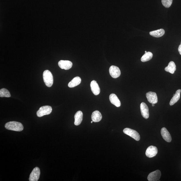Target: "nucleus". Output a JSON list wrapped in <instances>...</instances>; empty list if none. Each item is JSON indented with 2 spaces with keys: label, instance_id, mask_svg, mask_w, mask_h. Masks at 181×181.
<instances>
[{
  "label": "nucleus",
  "instance_id": "nucleus-1",
  "mask_svg": "<svg viewBox=\"0 0 181 181\" xmlns=\"http://www.w3.org/2000/svg\"><path fill=\"white\" fill-rule=\"evenodd\" d=\"M5 127L7 130L17 132H21L24 129L22 124L15 121L7 122L5 124Z\"/></svg>",
  "mask_w": 181,
  "mask_h": 181
},
{
  "label": "nucleus",
  "instance_id": "nucleus-2",
  "mask_svg": "<svg viewBox=\"0 0 181 181\" xmlns=\"http://www.w3.org/2000/svg\"><path fill=\"white\" fill-rule=\"evenodd\" d=\"M43 79L44 82L47 86L50 87L53 85V79L52 73L49 71L46 70L43 73Z\"/></svg>",
  "mask_w": 181,
  "mask_h": 181
},
{
  "label": "nucleus",
  "instance_id": "nucleus-3",
  "mask_svg": "<svg viewBox=\"0 0 181 181\" xmlns=\"http://www.w3.org/2000/svg\"><path fill=\"white\" fill-rule=\"evenodd\" d=\"M52 111V108L49 106H44L41 107L37 112V115L39 117L45 115H47L51 114Z\"/></svg>",
  "mask_w": 181,
  "mask_h": 181
},
{
  "label": "nucleus",
  "instance_id": "nucleus-4",
  "mask_svg": "<svg viewBox=\"0 0 181 181\" xmlns=\"http://www.w3.org/2000/svg\"><path fill=\"white\" fill-rule=\"evenodd\" d=\"M124 133L133 138L137 141H139L140 140V137L139 134L136 130L130 129V128H124L123 130Z\"/></svg>",
  "mask_w": 181,
  "mask_h": 181
},
{
  "label": "nucleus",
  "instance_id": "nucleus-5",
  "mask_svg": "<svg viewBox=\"0 0 181 181\" xmlns=\"http://www.w3.org/2000/svg\"><path fill=\"white\" fill-rule=\"evenodd\" d=\"M40 174L39 168L36 167L33 169L30 174L29 180L30 181H37L39 180Z\"/></svg>",
  "mask_w": 181,
  "mask_h": 181
},
{
  "label": "nucleus",
  "instance_id": "nucleus-6",
  "mask_svg": "<svg viewBox=\"0 0 181 181\" xmlns=\"http://www.w3.org/2000/svg\"><path fill=\"white\" fill-rule=\"evenodd\" d=\"M110 74L114 78H117L119 77L121 74L120 70L116 66L112 65L111 66L109 69Z\"/></svg>",
  "mask_w": 181,
  "mask_h": 181
},
{
  "label": "nucleus",
  "instance_id": "nucleus-7",
  "mask_svg": "<svg viewBox=\"0 0 181 181\" xmlns=\"http://www.w3.org/2000/svg\"><path fill=\"white\" fill-rule=\"evenodd\" d=\"M158 153L157 148L154 146H151L148 148L146 152V155L149 158L156 156Z\"/></svg>",
  "mask_w": 181,
  "mask_h": 181
},
{
  "label": "nucleus",
  "instance_id": "nucleus-8",
  "mask_svg": "<svg viewBox=\"0 0 181 181\" xmlns=\"http://www.w3.org/2000/svg\"><path fill=\"white\" fill-rule=\"evenodd\" d=\"M161 172L158 170L150 173L148 176V180L149 181H158L160 178Z\"/></svg>",
  "mask_w": 181,
  "mask_h": 181
},
{
  "label": "nucleus",
  "instance_id": "nucleus-9",
  "mask_svg": "<svg viewBox=\"0 0 181 181\" xmlns=\"http://www.w3.org/2000/svg\"><path fill=\"white\" fill-rule=\"evenodd\" d=\"M58 65L62 69L68 70L72 67L73 63L69 60H61L58 62Z\"/></svg>",
  "mask_w": 181,
  "mask_h": 181
},
{
  "label": "nucleus",
  "instance_id": "nucleus-10",
  "mask_svg": "<svg viewBox=\"0 0 181 181\" xmlns=\"http://www.w3.org/2000/svg\"><path fill=\"white\" fill-rule=\"evenodd\" d=\"M140 109L141 114L143 117L146 119L148 118L149 116V108L144 102L142 103L140 105Z\"/></svg>",
  "mask_w": 181,
  "mask_h": 181
},
{
  "label": "nucleus",
  "instance_id": "nucleus-11",
  "mask_svg": "<svg viewBox=\"0 0 181 181\" xmlns=\"http://www.w3.org/2000/svg\"><path fill=\"white\" fill-rule=\"evenodd\" d=\"M148 101L152 104H156L158 102V98L156 93L149 92L146 94Z\"/></svg>",
  "mask_w": 181,
  "mask_h": 181
},
{
  "label": "nucleus",
  "instance_id": "nucleus-12",
  "mask_svg": "<svg viewBox=\"0 0 181 181\" xmlns=\"http://www.w3.org/2000/svg\"><path fill=\"white\" fill-rule=\"evenodd\" d=\"M161 135L163 139L167 142H170L172 141V138L170 133L166 128H163L161 130Z\"/></svg>",
  "mask_w": 181,
  "mask_h": 181
},
{
  "label": "nucleus",
  "instance_id": "nucleus-13",
  "mask_svg": "<svg viewBox=\"0 0 181 181\" xmlns=\"http://www.w3.org/2000/svg\"><path fill=\"white\" fill-rule=\"evenodd\" d=\"M90 86L91 90L93 94L95 95L99 94L100 92V89L96 81L93 80L91 81Z\"/></svg>",
  "mask_w": 181,
  "mask_h": 181
},
{
  "label": "nucleus",
  "instance_id": "nucleus-14",
  "mask_svg": "<svg viewBox=\"0 0 181 181\" xmlns=\"http://www.w3.org/2000/svg\"><path fill=\"white\" fill-rule=\"evenodd\" d=\"M110 100L111 103L116 107L118 108L121 106L120 102L115 94H111L110 96Z\"/></svg>",
  "mask_w": 181,
  "mask_h": 181
},
{
  "label": "nucleus",
  "instance_id": "nucleus-15",
  "mask_svg": "<svg viewBox=\"0 0 181 181\" xmlns=\"http://www.w3.org/2000/svg\"><path fill=\"white\" fill-rule=\"evenodd\" d=\"M83 114L81 111H79L76 113L75 116V121L74 124L75 126H79L82 121Z\"/></svg>",
  "mask_w": 181,
  "mask_h": 181
},
{
  "label": "nucleus",
  "instance_id": "nucleus-16",
  "mask_svg": "<svg viewBox=\"0 0 181 181\" xmlns=\"http://www.w3.org/2000/svg\"><path fill=\"white\" fill-rule=\"evenodd\" d=\"M91 118L93 122H98L102 120V116L100 112L96 110L93 112Z\"/></svg>",
  "mask_w": 181,
  "mask_h": 181
},
{
  "label": "nucleus",
  "instance_id": "nucleus-17",
  "mask_svg": "<svg viewBox=\"0 0 181 181\" xmlns=\"http://www.w3.org/2000/svg\"><path fill=\"white\" fill-rule=\"evenodd\" d=\"M165 31L163 29H161L156 30L152 31L150 32L151 36L159 38L162 36L164 34Z\"/></svg>",
  "mask_w": 181,
  "mask_h": 181
},
{
  "label": "nucleus",
  "instance_id": "nucleus-18",
  "mask_svg": "<svg viewBox=\"0 0 181 181\" xmlns=\"http://www.w3.org/2000/svg\"><path fill=\"white\" fill-rule=\"evenodd\" d=\"M176 70V66L174 61H171L168 64V66L165 68V70L167 72L172 74H174Z\"/></svg>",
  "mask_w": 181,
  "mask_h": 181
},
{
  "label": "nucleus",
  "instance_id": "nucleus-19",
  "mask_svg": "<svg viewBox=\"0 0 181 181\" xmlns=\"http://www.w3.org/2000/svg\"><path fill=\"white\" fill-rule=\"evenodd\" d=\"M81 82V79L79 77H75L68 84V86L72 88L77 86L79 85Z\"/></svg>",
  "mask_w": 181,
  "mask_h": 181
},
{
  "label": "nucleus",
  "instance_id": "nucleus-20",
  "mask_svg": "<svg viewBox=\"0 0 181 181\" xmlns=\"http://www.w3.org/2000/svg\"><path fill=\"white\" fill-rule=\"evenodd\" d=\"M181 90L180 89L177 90L176 94L174 96H173L170 101L169 104L170 106H172L176 104L179 100L180 98V94Z\"/></svg>",
  "mask_w": 181,
  "mask_h": 181
},
{
  "label": "nucleus",
  "instance_id": "nucleus-21",
  "mask_svg": "<svg viewBox=\"0 0 181 181\" xmlns=\"http://www.w3.org/2000/svg\"><path fill=\"white\" fill-rule=\"evenodd\" d=\"M153 54L150 52H147L144 54L141 58L142 62H145L149 61L153 57Z\"/></svg>",
  "mask_w": 181,
  "mask_h": 181
},
{
  "label": "nucleus",
  "instance_id": "nucleus-22",
  "mask_svg": "<svg viewBox=\"0 0 181 181\" xmlns=\"http://www.w3.org/2000/svg\"><path fill=\"white\" fill-rule=\"evenodd\" d=\"M0 97H11L10 93L7 89L3 88L0 90Z\"/></svg>",
  "mask_w": 181,
  "mask_h": 181
},
{
  "label": "nucleus",
  "instance_id": "nucleus-23",
  "mask_svg": "<svg viewBox=\"0 0 181 181\" xmlns=\"http://www.w3.org/2000/svg\"><path fill=\"white\" fill-rule=\"evenodd\" d=\"M173 0H162V5L166 8H169L171 6Z\"/></svg>",
  "mask_w": 181,
  "mask_h": 181
},
{
  "label": "nucleus",
  "instance_id": "nucleus-24",
  "mask_svg": "<svg viewBox=\"0 0 181 181\" xmlns=\"http://www.w3.org/2000/svg\"><path fill=\"white\" fill-rule=\"evenodd\" d=\"M178 51L179 52V53H180V54L181 55V42L180 45L179 46V47L178 48Z\"/></svg>",
  "mask_w": 181,
  "mask_h": 181
},
{
  "label": "nucleus",
  "instance_id": "nucleus-25",
  "mask_svg": "<svg viewBox=\"0 0 181 181\" xmlns=\"http://www.w3.org/2000/svg\"><path fill=\"white\" fill-rule=\"evenodd\" d=\"M152 106H155V104H152Z\"/></svg>",
  "mask_w": 181,
  "mask_h": 181
},
{
  "label": "nucleus",
  "instance_id": "nucleus-26",
  "mask_svg": "<svg viewBox=\"0 0 181 181\" xmlns=\"http://www.w3.org/2000/svg\"><path fill=\"white\" fill-rule=\"evenodd\" d=\"M93 122V121H92L91 122V123H92V122Z\"/></svg>",
  "mask_w": 181,
  "mask_h": 181
},
{
  "label": "nucleus",
  "instance_id": "nucleus-27",
  "mask_svg": "<svg viewBox=\"0 0 181 181\" xmlns=\"http://www.w3.org/2000/svg\"><path fill=\"white\" fill-rule=\"evenodd\" d=\"M175 95V94H174V95H173V96H174Z\"/></svg>",
  "mask_w": 181,
  "mask_h": 181
},
{
  "label": "nucleus",
  "instance_id": "nucleus-28",
  "mask_svg": "<svg viewBox=\"0 0 181 181\" xmlns=\"http://www.w3.org/2000/svg\"><path fill=\"white\" fill-rule=\"evenodd\" d=\"M147 52L146 51H145V53H146V52Z\"/></svg>",
  "mask_w": 181,
  "mask_h": 181
}]
</instances>
